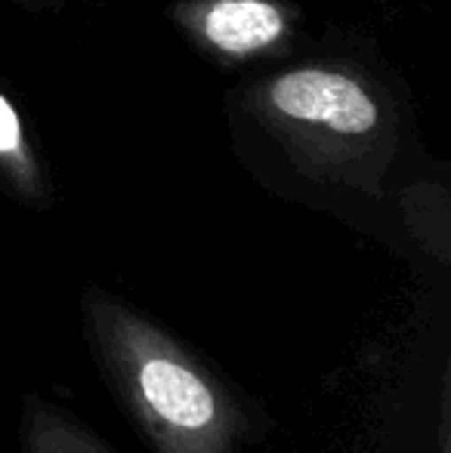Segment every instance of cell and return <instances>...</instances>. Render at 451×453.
<instances>
[{
  "instance_id": "obj_1",
  "label": "cell",
  "mask_w": 451,
  "mask_h": 453,
  "mask_svg": "<svg viewBox=\"0 0 451 453\" xmlns=\"http://www.w3.org/2000/svg\"><path fill=\"white\" fill-rule=\"evenodd\" d=\"M238 157L276 185L325 201L402 197L421 155L415 108L402 78L355 37L331 35L294 53L226 99Z\"/></svg>"
},
{
  "instance_id": "obj_2",
  "label": "cell",
  "mask_w": 451,
  "mask_h": 453,
  "mask_svg": "<svg viewBox=\"0 0 451 453\" xmlns=\"http://www.w3.org/2000/svg\"><path fill=\"white\" fill-rule=\"evenodd\" d=\"M99 376L152 453H260L272 419L186 340L105 287L81 290Z\"/></svg>"
},
{
  "instance_id": "obj_3",
  "label": "cell",
  "mask_w": 451,
  "mask_h": 453,
  "mask_svg": "<svg viewBox=\"0 0 451 453\" xmlns=\"http://www.w3.org/2000/svg\"><path fill=\"white\" fill-rule=\"evenodd\" d=\"M174 22L220 65L288 59L307 47L303 12L291 0H176Z\"/></svg>"
},
{
  "instance_id": "obj_4",
  "label": "cell",
  "mask_w": 451,
  "mask_h": 453,
  "mask_svg": "<svg viewBox=\"0 0 451 453\" xmlns=\"http://www.w3.org/2000/svg\"><path fill=\"white\" fill-rule=\"evenodd\" d=\"M19 453H118L90 423L37 392L22 395Z\"/></svg>"
},
{
  "instance_id": "obj_5",
  "label": "cell",
  "mask_w": 451,
  "mask_h": 453,
  "mask_svg": "<svg viewBox=\"0 0 451 453\" xmlns=\"http://www.w3.org/2000/svg\"><path fill=\"white\" fill-rule=\"evenodd\" d=\"M0 188L25 207L43 210L53 203V185L31 145L16 102L0 90Z\"/></svg>"
},
{
  "instance_id": "obj_6",
  "label": "cell",
  "mask_w": 451,
  "mask_h": 453,
  "mask_svg": "<svg viewBox=\"0 0 451 453\" xmlns=\"http://www.w3.org/2000/svg\"><path fill=\"white\" fill-rule=\"evenodd\" d=\"M28 4H41V0H28Z\"/></svg>"
}]
</instances>
